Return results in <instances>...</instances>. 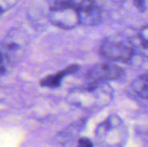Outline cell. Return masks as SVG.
I'll list each match as a JSON object with an SVG mask.
<instances>
[{"label": "cell", "mask_w": 148, "mask_h": 147, "mask_svg": "<svg viewBox=\"0 0 148 147\" xmlns=\"http://www.w3.org/2000/svg\"><path fill=\"white\" fill-rule=\"evenodd\" d=\"M114 99V89L108 82H90L72 89L68 102L86 111H97L108 106Z\"/></svg>", "instance_id": "6da1fadb"}, {"label": "cell", "mask_w": 148, "mask_h": 147, "mask_svg": "<svg viewBox=\"0 0 148 147\" xmlns=\"http://www.w3.org/2000/svg\"><path fill=\"white\" fill-rule=\"evenodd\" d=\"M127 139V127L116 114L108 117L95 130V140L99 147H125Z\"/></svg>", "instance_id": "7a4b0ae2"}, {"label": "cell", "mask_w": 148, "mask_h": 147, "mask_svg": "<svg viewBox=\"0 0 148 147\" xmlns=\"http://www.w3.org/2000/svg\"><path fill=\"white\" fill-rule=\"evenodd\" d=\"M100 53L110 61L128 62L135 54V48L128 37L121 35H112L103 39L100 46Z\"/></svg>", "instance_id": "3957f363"}, {"label": "cell", "mask_w": 148, "mask_h": 147, "mask_svg": "<svg viewBox=\"0 0 148 147\" xmlns=\"http://www.w3.org/2000/svg\"><path fill=\"white\" fill-rule=\"evenodd\" d=\"M26 35L18 29L11 30L0 44V51L6 58L9 66L16 64L23 55L27 45Z\"/></svg>", "instance_id": "277c9868"}, {"label": "cell", "mask_w": 148, "mask_h": 147, "mask_svg": "<svg viewBox=\"0 0 148 147\" xmlns=\"http://www.w3.org/2000/svg\"><path fill=\"white\" fill-rule=\"evenodd\" d=\"M48 18L53 25L63 29H71L80 25L77 10L71 6L49 8Z\"/></svg>", "instance_id": "5b68a950"}, {"label": "cell", "mask_w": 148, "mask_h": 147, "mask_svg": "<svg viewBox=\"0 0 148 147\" xmlns=\"http://www.w3.org/2000/svg\"><path fill=\"white\" fill-rule=\"evenodd\" d=\"M123 75V69L117 64L104 62L93 66L87 74L90 82H107L117 80Z\"/></svg>", "instance_id": "8992f818"}, {"label": "cell", "mask_w": 148, "mask_h": 147, "mask_svg": "<svg viewBox=\"0 0 148 147\" xmlns=\"http://www.w3.org/2000/svg\"><path fill=\"white\" fill-rule=\"evenodd\" d=\"M77 12L80 25L96 26L101 23L102 18L101 10L95 2H91L90 3L78 9Z\"/></svg>", "instance_id": "52a82bcc"}, {"label": "cell", "mask_w": 148, "mask_h": 147, "mask_svg": "<svg viewBox=\"0 0 148 147\" xmlns=\"http://www.w3.org/2000/svg\"><path fill=\"white\" fill-rule=\"evenodd\" d=\"M80 69V66L77 64H73L66 68L62 69V71H59L56 74L49 75L44 78H42L40 81V86L43 88H56L61 86V83L65 76L73 75L76 73Z\"/></svg>", "instance_id": "ba28073f"}, {"label": "cell", "mask_w": 148, "mask_h": 147, "mask_svg": "<svg viewBox=\"0 0 148 147\" xmlns=\"http://www.w3.org/2000/svg\"><path fill=\"white\" fill-rule=\"evenodd\" d=\"M131 89L135 96L141 99H147L148 97L147 74H144L136 78L131 85Z\"/></svg>", "instance_id": "9c48e42d"}, {"label": "cell", "mask_w": 148, "mask_h": 147, "mask_svg": "<svg viewBox=\"0 0 148 147\" xmlns=\"http://www.w3.org/2000/svg\"><path fill=\"white\" fill-rule=\"evenodd\" d=\"M138 37L141 42V45L147 50L148 46V28L147 24H145L143 27H141V29H140V31L138 33Z\"/></svg>", "instance_id": "30bf717a"}, {"label": "cell", "mask_w": 148, "mask_h": 147, "mask_svg": "<svg viewBox=\"0 0 148 147\" xmlns=\"http://www.w3.org/2000/svg\"><path fill=\"white\" fill-rule=\"evenodd\" d=\"M61 6H71V0H49V8L61 7Z\"/></svg>", "instance_id": "8fae6325"}, {"label": "cell", "mask_w": 148, "mask_h": 147, "mask_svg": "<svg viewBox=\"0 0 148 147\" xmlns=\"http://www.w3.org/2000/svg\"><path fill=\"white\" fill-rule=\"evenodd\" d=\"M9 67L10 66L8 64V62H7L6 58L4 57V55L0 51V75H3L7 71V68Z\"/></svg>", "instance_id": "7c38bea8"}, {"label": "cell", "mask_w": 148, "mask_h": 147, "mask_svg": "<svg viewBox=\"0 0 148 147\" xmlns=\"http://www.w3.org/2000/svg\"><path fill=\"white\" fill-rule=\"evenodd\" d=\"M76 147H95L93 142L88 138H80L77 141Z\"/></svg>", "instance_id": "4fadbf2b"}, {"label": "cell", "mask_w": 148, "mask_h": 147, "mask_svg": "<svg viewBox=\"0 0 148 147\" xmlns=\"http://www.w3.org/2000/svg\"><path fill=\"white\" fill-rule=\"evenodd\" d=\"M134 6L140 11L145 12L147 10V0H133Z\"/></svg>", "instance_id": "5bb4252c"}, {"label": "cell", "mask_w": 148, "mask_h": 147, "mask_svg": "<svg viewBox=\"0 0 148 147\" xmlns=\"http://www.w3.org/2000/svg\"><path fill=\"white\" fill-rule=\"evenodd\" d=\"M3 12H4V11H3V10H1V9H0V16L3 15Z\"/></svg>", "instance_id": "9a60e30c"}]
</instances>
